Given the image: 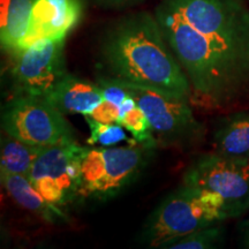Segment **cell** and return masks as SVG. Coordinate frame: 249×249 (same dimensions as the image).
<instances>
[{"label":"cell","instance_id":"cell-1","mask_svg":"<svg viewBox=\"0 0 249 249\" xmlns=\"http://www.w3.org/2000/svg\"><path fill=\"white\" fill-rule=\"evenodd\" d=\"M98 66L107 76L191 103L188 77L149 12L121 18L105 31Z\"/></svg>","mask_w":249,"mask_h":249},{"label":"cell","instance_id":"cell-2","mask_svg":"<svg viewBox=\"0 0 249 249\" xmlns=\"http://www.w3.org/2000/svg\"><path fill=\"white\" fill-rule=\"evenodd\" d=\"M155 17L191 85V104L227 111L249 99V60L210 44L203 34L160 4Z\"/></svg>","mask_w":249,"mask_h":249},{"label":"cell","instance_id":"cell-3","mask_svg":"<svg viewBox=\"0 0 249 249\" xmlns=\"http://www.w3.org/2000/svg\"><path fill=\"white\" fill-rule=\"evenodd\" d=\"M226 219L223 201L216 194L181 183L147 218L139 239L144 247L167 249L196 230Z\"/></svg>","mask_w":249,"mask_h":249},{"label":"cell","instance_id":"cell-4","mask_svg":"<svg viewBox=\"0 0 249 249\" xmlns=\"http://www.w3.org/2000/svg\"><path fill=\"white\" fill-rule=\"evenodd\" d=\"M155 148L136 140L124 147H85L76 201L105 202L116 197L139 178Z\"/></svg>","mask_w":249,"mask_h":249},{"label":"cell","instance_id":"cell-5","mask_svg":"<svg viewBox=\"0 0 249 249\" xmlns=\"http://www.w3.org/2000/svg\"><path fill=\"white\" fill-rule=\"evenodd\" d=\"M181 183L216 194L223 201L227 219L249 211V158L214 151L201 155L187 167Z\"/></svg>","mask_w":249,"mask_h":249},{"label":"cell","instance_id":"cell-6","mask_svg":"<svg viewBox=\"0 0 249 249\" xmlns=\"http://www.w3.org/2000/svg\"><path fill=\"white\" fill-rule=\"evenodd\" d=\"M124 83L147 116L157 147L188 149L203 140L205 128L194 116L191 103L143 87Z\"/></svg>","mask_w":249,"mask_h":249},{"label":"cell","instance_id":"cell-7","mask_svg":"<svg viewBox=\"0 0 249 249\" xmlns=\"http://www.w3.org/2000/svg\"><path fill=\"white\" fill-rule=\"evenodd\" d=\"M2 132L36 147H49L74 139L65 114L40 96L18 93L6 103L1 113Z\"/></svg>","mask_w":249,"mask_h":249},{"label":"cell","instance_id":"cell-8","mask_svg":"<svg viewBox=\"0 0 249 249\" xmlns=\"http://www.w3.org/2000/svg\"><path fill=\"white\" fill-rule=\"evenodd\" d=\"M194 29L249 49V8L242 0H161Z\"/></svg>","mask_w":249,"mask_h":249},{"label":"cell","instance_id":"cell-9","mask_svg":"<svg viewBox=\"0 0 249 249\" xmlns=\"http://www.w3.org/2000/svg\"><path fill=\"white\" fill-rule=\"evenodd\" d=\"M85 147L75 140L44 147L28 178L50 203L59 208L77 200L81 160Z\"/></svg>","mask_w":249,"mask_h":249},{"label":"cell","instance_id":"cell-10","mask_svg":"<svg viewBox=\"0 0 249 249\" xmlns=\"http://www.w3.org/2000/svg\"><path fill=\"white\" fill-rule=\"evenodd\" d=\"M65 39L43 38L12 54L9 68L14 95L45 97L68 73L65 61Z\"/></svg>","mask_w":249,"mask_h":249},{"label":"cell","instance_id":"cell-11","mask_svg":"<svg viewBox=\"0 0 249 249\" xmlns=\"http://www.w3.org/2000/svg\"><path fill=\"white\" fill-rule=\"evenodd\" d=\"M81 15V0H36L22 49L38 39L66 38L68 33L79 23Z\"/></svg>","mask_w":249,"mask_h":249},{"label":"cell","instance_id":"cell-12","mask_svg":"<svg viewBox=\"0 0 249 249\" xmlns=\"http://www.w3.org/2000/svg\"><path fill=\"white\" fill-rule=\"evenodd\" d=\"M44 98L64 114L86 116L104 101L97 82L81 79L70 71Z\"/></svg>","mask_w":249,"mask_h":249},{"label":"cell","instance_id":"cell-13","mask_svg":"<svg viewBox=\"0 0 249 249\" xmlns=\"http://www.w3.org/2000/svg\"><path fill=\"white\" fill-rule=\"evenodd\" d=\"M0 180L9 197L23 209L37 214L49 223L62 222L66 219L67 216L61 208L50 203L37 191L27 176L0 172Z\"/></svg>","mask_w":249,"mask_h":249},{"label":"cell","instance_id":"cell-14","mask_svg":"<svg viewBox=\"0 0 249 249\" xmlns=\"http://www.w3.org/2000/svg\"><path fill=\"white\" fill-rule=\"evenodd\" d=\"M213 147L214 152L223 156L249 158V112L220 118L213 130Z\"/></svg>","mask_w":249,"mask_h":249},{"label":"cell","instance_id":"cell-15","mask_svg":"<svg viewBox=\"0 0 249 249\" xmlns=\"http://www.w3.org/2000/svg\"><path fill=\"white\" fill-rule=\"evenodd\" d=\"M36 0H2L0 42L9 53L22 49L29 33Z\"/></svg>","mask_w":249,"mask_h":249},{"label":"cell","instance_id":"cell-16","mask_svg":"<svg viewBox=\"0 0 249 249\" xmlns=\"http://www.w3.org/2000/svg\"><path fill=\"white\" fill-rule=\"evenodd\" d=\"M42 147L28 144L2 132L0 150V172L27 176Z\"/></svg>","mask_w":249,"mask_h":249},{"label":"cell","instance_id":"cell-17","mask_svg":"<svg viewBox=\"0 0 249 249\" xmlns=\"http://www.w3.org/2000/svg\"><path fill=\"white\" fill-rule=\"evenodd\" d=\"M121 118L119 124L133 135V139L142 144L156 145L151 134L150 124L142 108L136 104L135 99L129 96L120 107Z\"/></svg>","mask_w":249,"mask_h":249},{"label":"cell","instance_id":"cell-18","mask_svg":"<svg viewBox=\"0 0 249 249\" xmlns=\"http://www.w3.org/2000/svg\"><path fill=\"white\" fill-rule=\"evenodd\" d=\"M224 232L219 223L202 227L171 244L167 249H213L223 244Z\"/></svg>","mask_w":249,"mask_h":249},{"label":"cell","instance_id":"cell-19","mask_svg":"<svg viewBox=\"0 0 249 249\" xmlns=\"http://www.w3.org/2000/svg\"><path fill=\"white\" fill-rule=\"evenodd\" d=\"M90 128V138L87 140L89 145L99 147H114L126 141V128L120 124H101L95 121H87Z\"/></svg>","mask_w":249,"mask_h":249},{"label":"cell","instance_id":"cell-20","mask_svg":"<svg viewBox=\"0 0 249 249\" xmlns=\"http://www.w3.org/2000/svg\"><path fill=\"white\" fill-rule=\"evenodd\" d=\"M96 82H97L99 90H101L105 101L113 103L119 107L130 96L124 83L120 80L107 75H98Z\"/></svg>","mask_w":249,"mask_h":249},{"label":"cell","instance_id":"cell-21","mask_svg":"<svg viewBox=\"0 0 249 249\" xmlns=\"http://www.w3.org/2000/svg\"><path fill=\"white\" fill-rule=\"evenodd\" d=\"M83 117L86 121H95V123L101 124H119L121 112L118 105L104 99L97 107H95L91 112Z\"/></svg>","mask_w":249,"mask_h":249},{"label":"cell","instance_id":"cell-22","mask_svg":"<svg viewBox=\"0 0 249 249\" xmlns=\"http://www.w3.org/2000/svg\"><path fill=\"white\" fill-rule=\"evenodd\" d=\"M95 4L103 7L107 8H121V7H127V6H132L136 2L142 1V0H93Z\"/></svg>","mask_w":249,"mask_h":249},{"label":"cell","instance_id":"cell-23","mask_svg":"<svg viewBox=\"0 0 249 249\" xmlns=\"http://www.w3.org/2000/svg\"><path fill=\"white\" fill-rule=\"evenodd\" d=\"M241 238H242V245H244V247L249 248V216L247 219L245 220L244 224H242Z\"/></svg>","mask_w":249,"mask_h":249}]
</instances>
